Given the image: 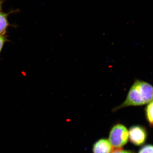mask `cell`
Segmentation results:
<instances>
[{"instance_id": "30bf717a", "label": "cell", "mask_w": 153, "mask_h": 153, "mask_svg": "<svg viewBox=\"0 0 153 153\" xmlns=\"http://www.w3.org/2000/svg\"><path fill=\"white\" fill-rule=\"evenodd\" d=\"M2 4V1H0V10H1V8Z\"/></svg>"}, {"instance_id": "8992f818", "label": "cell", "mask_w": 153, "mask_h": 153, "mask_svg": "<svg viewBox=\"0 0 153 153\" xmlns=\"http://www.w3.org/2000/svg\"><path fill=\"white\" fill-rule=\"evenodd\" d=\"M145 113L148 121L151 125L153 126V100L146 106Z\"/></svg>"}, {"instance_id": "52a82bcc", "label": "cell", "mask_w": 153, "mask_h": 153, "mask_svg": "<svg viewBox=\"0 0 153 153\" xmlns=\"http://www.w3.org/2000/svg\"><path fill=\"white\" fill-rule=\"evenodd\" d=\"M138 153H153V145L145 146L141 149Z\"/></svg>"}, {"instance_id": "5b68a950", "label": "cell", "mask_w": 153, "mask_h": 153, "mask_svg": "<svg viewBox=\"0 0 153 153\" xmlns=\"http://www.w3.org/2000/svg\"><path fill=\"white\" fill-rule=\"evenodd\" d=\"M8 25L7 14L0 12V35H4Z\"/></svg>"}, {"instance_id": "7a4b0ae2", "label": "cell", "mask_w": 153, "mask_h": 153, "mask_svg": "<svg viewBox=\"0 0 153 153\" xmlns=\"http://www.w3.org/2000/svg\"><path fill=\"white\" fill-rule=\"evenodd\" d=\"M128 131L123 125L117 124L113 127L110 132L109 142L111 146L116 149L122 147L128 140Z\"/></svg>"}, {"instance_id": "277c9868", "label": "cell", "mask_w": 153, "mask_h": 153, "mask_svg": "<svg viewBox=\"0 0 153 153\" xmlns=\"http://www.w3.org/2000/svg\"><path fill=\"white\" fill-rule=\"evenodd\" d=\"M93 151L94 153H111L112 152V146L109 141L102 139L94 145Z\"/></svg>"}, {"instance_id": "3957f363", "label": "cell", "mask_w": 153, "mask_h": 153, "mask_svg": "<svg viewBox=\"0 0 153 153\" xmlns=\"http://www.w3.org/2000/svg\"><path fill=\"white\" fill-rule=\"evenodd\" d=\"M128 137L133 144L137 146H141L144 143L146 140V131L143 127L133 126L130 128Z\"/></svg>"}, {"instance_id": "ba28073f", "label": "cell", "mask_w": 153, "mask_h": 153, "mask_svg": "<svg viewBox=\"0 0 153 153\" xmlns=\"http://www.w3.org/2000/svg\"><path fill=\"white\" fill-rule=\"evenodd\" d=\"M7 41L5 37L2 35H0V53L1 52L5 43Z\"/></svg>"}, {"instance_id": "6da1fadb", "label": "cell", "mask_w": 153, "mask_h": 153, "mask_svg": "<svg viewBox=\"0 0 153 153\" xmlns=\"http://www.w3.org/2000/svg\"><path fill=\"white\" fill-rule=\"evenodd\" d=\"M153 100V86L140 79L135 80L130 88L125 101L113 109L116 111L129 106H141Z\"/></svg>"}, {"instance_id": "9c48e42d", "label": "cell", "mask_w": 153, "mask_h": 153, "mask_svg": "<svg viewBox=\"0 0 153 153\" xmlns=\"http://www.w3.org/2000/svg\"><path fill=\"white\" fill-rule=\"evenodd\" d=\"M111 153H134L131 151L128 150H124L120 149H117L114 151H113Z\"/></svg>"}]
</instances>
